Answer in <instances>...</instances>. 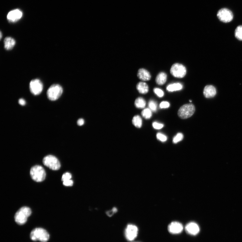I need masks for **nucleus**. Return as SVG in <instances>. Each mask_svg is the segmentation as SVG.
Listing matches in <instances>:
<instances>
[{"label":"nucleus","instance_id":"9","mask_svg":"<svg viewBox=\"0 0 242 242\" xmlns=\"http://www.w3.org/2000/svg\"><path fill=\"white\" fill-rule=\"evenodd\" d=\"M138 229L135 225H128L125 231V235L126 239L129 241L134 240L138 234Z\"/></svg>","mask_w":242,"mask_h":242},{"label":"nucleus","instance_id":"11","mask_svg":"<svg viewBox=\"0 0 242 242\" xmlns=\"http://www.w3.org/2000/svg\"><path fill=\"white\" fill-rule=\"evenodd\" d=\"M183 229V227L181 223L176 221L170 223L168 227V230L169 233L173 234L181 233Z\"/></svg>","mask_w":242,"mask_h":242},{"label":"nucleus","instance_id":"30","mask_svg":"<svg viewBox=\"0 0 242 242\" xmlns=\"http://www.w3.org/2000/svg\"><path fill=\"white\" fill-rule=\"evenodd\" d=\"M159 106L161 108H167L170 106V104L168 102L163 101L160 103Z\"/></svg>","mask_w":242,"mask_h":242},{"label":"nucleus","instance_id":"6","mask_svg":"<svg viewBox=\"0 0 242 242\" xmlns=\"http://www.w3.org/2000/svg\"><path fill=\"white\" fill-rule=\"evenodd\" d=\"M43 163L46 167L53 170H58L61 167L59 160L53 155L46 156L43 160Z\"/></svg>","mask_w":242,"mask_h":242},{"label":"nucleus","instance_id":"7","mask_svg":"<svg viewBox=\"0 0 242 242\" xmlns=\"http://www.w3.org/2000/svg\"><path fill=\"white\" fill-rule=\"evenodd\" d=\"M170 72L174 77L182 78L186 74V69L183 65L179 63H175L171 68Z\"/></svg>","mask_w":242,"mask_h":242},{"label":"nucleus","instance_id":"19","mask_svg":"<svg viewBox=\"0 0 242 242\" xmlns=\"http://www.w3.org/2000/svg\"><path fill=\"white\" fill-rule=\"evenodd\" d=\"M167 75L164 73H160L156 78V82L159 85L164 84L167 81Z\"/></svg>","mask_w":242,"mask_h":242},{"label":"nucleus","instance_id":"25","mask_svg":"<svg viewBox=\"0 0 242 242\" xmlns=\"http://www.w3.org/2000/svg\"><path fill=\"white\" fill-rule=\"evenodd\" d=\"M183 135L181 133H178L173 139V143L176 144L181 141L183 139Z\"/></svg>","mask_w":242,"mask_h":242},{"label":"nucleus","instance_id":"17","mask_svg":"<svg viewBox=\"0 0 242 242\" xmlns=\"http://www.w3.org/2000/svg\"><path fill=\"white\" fill-rule=\"evenodd\" d=\"M136 87L137 91L140 94H145L148 92V86L145 83L143 82H139L137 84Z\"/></svg>","mask_w":242,"mask_h":242},{"label":"nucleus","instance_id":"24","mask_svg":"<svg viewBox=\"0 0 242 242\" xmlns=\"http://www.w3.org/2000/svg\"><path fill=\"white\" fill-rule=\"evenodd\" d=\"M148 106L150 110L153 112L157 110L158 105L157 103L153 100H150L148 103Z\"/></svg>","mask_w":242,"mask_h":242},{"label":"nucleus","instance_id":"14","mask_svg":"<svg viewBox=\"0 0 242 242\" xmlns=\"http://www.w3.org/2000/svg\"><path fill=\"white\" fill-rule=\"evenodd\" d=\"M216 94V89L214 87L211 85L206 86L203 90L204 96L206 98H210L215 96Z\"/></svg>","mask_w":242,"mask_h":242},{"label":"nucleus","instance_id":"22","mask_svg":"<svg viewBox=\"0 0 242 242\" xmlns=\"http://www.w3.org/2000/svg\"><path fill=\"white\" fill-rule=\"evenodd\" d=\"M141 114L146 119H149L152 116V111L149 108H146L142 111Z\"/></svg>","mask_w":242,"mask_h":242},{"label":"nucleus","instance_id":"4","mask_svg":"<svg viewBox=\"0 0 242 242\" xmlns=\"http://www.w3.org/2000/svg\"><path fill=\"white\" fill-rule=\"evenodd\" d=\"M63 92V89L61 85L58 84H53L47 90V97L50 100L55 101L60 97Z\"/></svg>","mask_w":242,"mask_h":242},{"label":"nucleus","instance_id":"15","mask_svg":"<svg viewBox=\"0 0 242 242\" xmlns=\"http://www.w3.org/2000/svg\"><path fill=\"white\" fill-rule=\"evenodd\" d=\"M137 75L140 79L144 81H148L151 78V74L148 71L143 68L139 69Z\"/></svg>","mask_w":242,"mask_h":242},{"label":"nucleus","instance_id":"28","mask_svg":"<svg viewBox=\"0 0 242 242\" xmlns=\"http://www.w3.org/2000/svg\"><path fill=\"white\" fill-rule=\"evenodd\" d=\"M153 126L154 129L157 130H159L164 127V125L162 123H159L156 122H154L153 123Z\"/></svg>","mask_w":242,"mask_h":242},{"label":"nucleus","instance_id":"32","mask_svg":"<svg viewBox=\"0 0 242 242\" xmlns=\"http://www.w3.org/2000/svg\"><path fill=\"white\" fill-rule=\"evenodd\" d=\"M84 123V121L83 118H80L77 121V124L79 126H83Z\"/></svg>","mask_w":242,"mask_h":242},{"label":"nucleus","instance_id":"34","mask_svg":"<svg viewBox=\"0 0 242 242\" xmlns=\"http://www.w3.org/2000/svg\"><path fill=\"white\" fill-rule=\"evenodd\" d=\"M1 37V39L2 37V34L1 32V37Z\"/></svg>","mask_w":242,"mask_h":242},{"label":"nucleus","instance_id":"31","mask_svg":"<svg viewBox=\"0 0 242 242\" xmlns=\"http://www.w3.org/2000/svg\"><path fill=\"white\" fill-rule=\"evenodd\" d=\"M73 181L72 180H66V181H63V184L64 186H72L73 185Z\"/></svg>","mask_w":242,"mask_h":242},{"label":"nucleus","instance_id":"16","mask_svg":"<svg viewBox=\"0 0 242 242\" xmlns=\"http://www.w3.org/2000/svg\"><path fill=\"white\" fill-rule=\"evenodd\" d=\"M4 48L7 50H10L13 49L16 44V41L11 37H7L4 41Z\"/></svg>","mask_w":242,"mask_h":242},{"label":"nucleus","instance_id":"18","mask_svg":"<svg viewBox=\"0 0 242 242\" xmlns=\"http://www.w3.org/2000/svg\"><path fill=\"white\" fill-rule=\"evenodd\" d=\"M183 88V85L180 83H175L170 84L167 87V90L169 92L180 91Z\"/></svg>","mask_w":242,"mask_h":242},{"label":"nucleus","instance_id":"5","mask_svg":"<svg viewBox=\"0 0 242 242\" xmlns=\"http://www.w3.org/2000/svg\"><path fill=\"white\" fill-rule=\"evenodd\" d=\"M195 106L192 104H185L179 109L178 115L183 119H187L191 117L195 112Z\"/></svg>","mask_w":242,"mask_h":242},{"label":"nucleus","instance_id":"33","mask_svg":"<svg viewBox=\"0 0 242 242\" xmlns=\"http://www.w3.org/2000/svg\"><path fill=\"white\" fill-rule=\"evenodd\" d=\"M19 104L20 105L22 106L25 105L26 104V101L24 99H19Z\"/></svg>","mask_w":242,"mask_h":242},{"label":"nucleus","instance_id":"10","mask_svg":"<svg viewBox=\"0 0 242 242\" xmlns=\"http://www.w3.org/2000/svg\"><path fill=\"white\" fill-rule=\"evenodd\" d=\"M43 85L39 79H35L31 81L30 83V89L31 93L35 95L40 94L42 91Z\"/></svg>","mask_w":242,"mask_h":242},{"label":"nucleus","instance_id":"35","mask_svg":"<svg viewBox=\"0 0 242 242\" xmlns=\"http://www.w3.org/2000/svg\"><path fill=\"white\" fill-rule=\"evenodd\" d=\"M189 101L190 102H192V101L191 100H190Z\"/></svg>","mask_w":242,"mask_h":242},{"label":"nucleus","instance_id":"21","mask_svg":"<svg viewBox=\"0 0 242 242\" xmlns=\"http://www.w3.org/2000/svg\"><path fill=\"white\" fill-rule=\"evenodd\" d=\"M132 124L136 127L140 128L142 124V121L141 117L138 115L135 116L132 118Z\"/></svg>","mask_w":242,"mask_h":242},{"label":"nucleus","instance_id":"13","mask_svg":"<svg viewBox=\"0 0 242 242\" xmlns=\"http://www.w3.org/2000/svg\"><path fill=\"white\" fill-rule=\"evenodd\" d=\"M22 16V13L17 9L9 12L7 15L8 20L11 22H15L19 20Z\"/></svg>","mask_w":242,"mask_h":242},{"label":"nucleus","instance_id":"2","mask_svg":"<svg viewBox=\"0 0 242 242\" xmlns=\"http://www.w3.org/2000/svg\"><path fill=\"white\" fill-rule=\"evenodd\" d=\"M31 214V211L29 207H23L16 213L14 219L19 225H22L26 222L27 219Z\"/></svg>","mask_w":242,"mask_h":242},{"label":"nucleus","instance_id":"8","mask_svg":"<svg viewBox=\"0 0 242 242\" xmlns=\"http://www.w3.org/2000/svg\"><path fill=\"white\" fill-rule=\"evenodd\" d=\"M217 16L221 21L224 23H228L233 20V14L229 9L222 8L218 11Z\"/></svg>","mask_w":242,"mask_h":242},{"label":"nucleus","instance_id":"26","mask_svg":"<svg viewBox=\"0 0 242 242\" xmlns=\"http://www.w3.org/2000/svg\"><path fill=\"white\" fill-rule=\"evenodd\" d=\"M156 137L158 139L162 142H165L167 139V136L160 132L158 133L156 135Z\"/></svg>","mask_w":242,"mask_h":242},{"label":"nucleus","instance_id":"20","mask_svg":"<svg viewBox=\"0 0 242 242\" xmlns=\"http://www.w3.org/2000/svg\"><path fill=\"white\" fill-rule=\"evenodd\" d=\"M135 105L137 108L143 109L146 106V102L143 98L139 97L136 99Z\"/></svg>","mask_w":242,"mask_h":242},{"label":"nucleus","instance_id":"23","mask_svg":"<svg viewBox=\"0 0 242 242\" xmlns=\"http://www.w3.org/2000/svg\"><path fill=\"white\" fill-rule=\"evenodd\" d=\"M235 35L238 40H242V25L237 27L235 32Z\"/></svg>","mask_w":242,"mask_h":242},{"label":"nucleus","instance_id":"12","mask_svg":"<svg viewBox=\"0 0 242 242\" xmlns=\"http://www.w3.org/2000/svg\"><path fill=\"white\" fill-rule=\"evenodd\" d=\"M185 229L188 234L192 235H197L200 231L198 225L194 222L188 223L186 226Z\"/></svg>","mask_w":242,"mask_h":242},{"label":"nucleus","instance_id":"3","mask_svg":"<svg viewBox=\"0 0 242 242\" xmlns=\"http://www.w3.org/2000/svg\"><path fill=\"white\" fill-rule=\"evenodd\" d=\"M30 174L31 178L36 182H41L45 180L46 173L44 169L40 165H35L30 170Z\"/></svg>","mask_w":242,"mask_h":242},{"label":"nucleus","instance_id":"29","mask_svg":"<svg viewBox=\"0 0 242 242\" xmlns=\"http://www.w3.org/2000/svg\"><path fill=\"white\" fill-rule=\"evenodd\" d=\"M72 177V175L69 173H66L64 174L62 176V180L63 181H66V180H70Z\"/></svg>","mask_w":242,"mask_h":242},{"label":"nucleus","instance_id":"1","mask_svg":"<svg viewBox=\"0 0 242 242\" xmlns=\"http://www.w3.org/2000/svg\"><path fill=\"white\" fill-rule=\"evenodd\" d=\"M30 236L32 241H39L41 242H46L50 238L48 232L41 228H36L33 229L31 232Z\"/></svg>","mask_w":242,"mask_h":242},{"label":"nucleus","instance_id":"27","mask_svg":"<svg viewBox=\"0 0 242 242\" xmlns=\"http://www.w3.org/2000/svg\"><path fill=\"white\" fill-rule=\"evenodd\" d=\"M154 93L159 97H162L164 96V93L162 89L159 88H155L153 89Z\"/></svg>","mask_w":242,"mask_h":242}]
</instances>
